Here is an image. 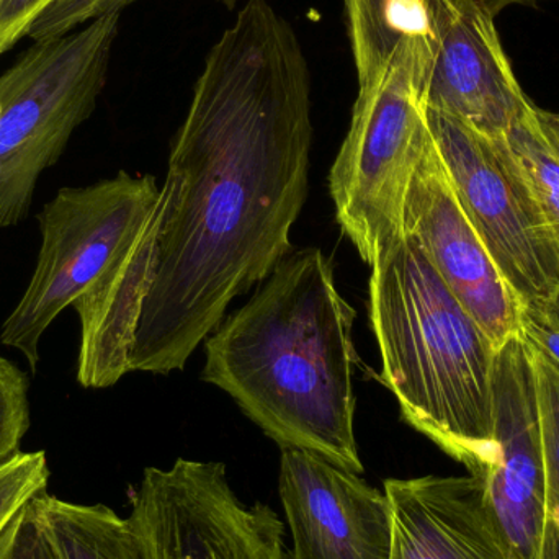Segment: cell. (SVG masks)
<instances>
[{
    "label": "cell",
    "instance_id": "1",
    "mask_svg": "<svg viewBox=\"0 0 559 559\" xmlns=\"http://www.w3.org/2000/svg\"><path fill=\"white\" fill-rule=\"evenodd\" d=\"M311 71L292 23L248 0L205 58L160 187L130 371H182L292 252L308 197Z\"/></svg>",
    "mask_w": 559,
    "mask_h": 559
},
{
    "label": "cell",
    "instance_id": "2",
    "mask_svg": "<svg viewBox=\"0 0 559 559\" xmlns=\"http://www.w3.org/2000/svg\"><path fill=\"white\" fill-rule=\"evenodd\" d=\"M355 316L321 249L289 252L209 335L203 381L231 396L282 449L318 453L360 475Z\"/></svg>",
    "mask_w": 559,
    "mask_h": 559
},
{
    "label": "cell",
    "instance_id": "3",
    "mask_svg": "<svg viewBox=\"0 0 559 559\" xmlns=\"http://www.w3.org/2000/svg\"><path fill=\"white\" fill-rule=\"evenodd\" d=\"M370 269L368 319L380 350L381 381L411 427L469 475H481L496 460L499 348L411 236L394 242Z\"/></svg>",
    "mask_w": 559,
    "mask_h": 559
},
{
    "label": "cell",
    "instance_id": "4",
    "mask_svg": "<svg viewBox=\"0 0 559 559\" xmlns=\"http://www.w3.org/2000/svg\"><path fill=\"white\" fill-rule=\"evenodd\" d=\"M433 38H406L383 71L358 84L350 128L329 174L335 218L367 265L404 236V205L430 136Z\"/></svg>",
    "mask_w": 559,
    "mask_h": 559
},
{
    "label": "cell",
    "instance_id": "5",
    "mask_svg": "<svg viewBox=\"0 0 559 559\" xmlns=\"http://www.w3.org/2000/svg\"><path fill=\"white\" fill-rule=\"evenodd\" d=\"M160 205L153 176L121 170L94 186L64 187L43 206L35 272L0 328V342L19 350L33 373L55 319L128 259L154 249Z\"/></svg>",
    "mask_w": 559,
    "mask_h": 559
},
{
    "label": "cell",
    "instance_id": "6",
    "mask_svg": "<svg viewBox=\"0 0 559 559\" xmlns=\"http://www.w3.org/2000/svg\"><path fill=\"white\" fill-rule=\"evenodd\" d=\"M121 13L32 45L0 74V228L28 216L36 183L97 108Z\"/></svg>",
    "mask_w": 559,
    "mask_h": 559
},
{
    "label": "cell",
    "instance_id": "7",
    "mask_svg": "<svg viewBox=\"0 0 559 559\" xmlns=\"http://www.w3.org/2000/svg\"><path fill=\"white\" fill-rule=\"evenodd\" d=\"M433 143L463 210L522 308H544L559 289V242L508 136L491 138L427 108Z\"/></svg>",
    "mask_w": 559,
    "mask_h": 559
},
{
    "label": "cell",
    "instance_id": "8",
    "mask_svg": "<svg viewBox=\"0 0 559 559\" xmlns=\"http://www.w3.org/2000/svg\"><path fill=\"white\" fill-rule=\"evenodd\" d=\"M130 502L147 559H292L277 512L245 504L223 463L146 468Z\"/></svg>",
    "mask_w": 559,
    "mask_h": 559
},
{
    "label": "cell",
    "instance_id": "9",
    "mask_svg": "<svg viewBox=\"0 0 559 559\" xmlns=\"http://www.w3.org/2000/svg\"><path fill=\"white\" fill-rule=\"evenodd\" d=\"M404 235L419 245L437 274L496 347L522 334L521 301L463 210L432 133L407 189Z\"/></svg>",
    "mask_w": 559,
    "mask_h": 559
},
{
    "label": "cell",
    "instance_id": "10",
    "mask_svg": "<svg viewBox=\"0 0 559 559\" xmlns=\"http://www.w3.org/2000/svg\"><path fill=\"white\" fill-rule=\"evenodd\" d=\"M495 440V463L475 476L514 557L535 559L544 527L545 455L537 377L522 334L496 357Z\"/></svg>",
    "mask_w": 559,
    "mask_h": 559
},
{
    "label": "cell",
    "instance_id": "11",
    "mask_svg": "<svg viewBox=\"0 0 559 559\" xmlns=\"http://www.w3.org/2000/svg\"><path fill=\"white\" fill-rule=\"evenodd\" d=\"M433 58L427 108L445 111L486 136H506L535 105L502 48L495 16L475 0H427Z\"/></svg>",
    "mask_w": 559,
    "mask_h": 559
},
{
    "label": "cell",
    "instance_id": "12",
    "mask_svg": "<svg viewBox=\"0 0 559 559\" xmlns=\"http://www.w3.org/2000/svg\"><path fill=\"white\" fill-rule=\"evenodd\" d=\"M280 499L292 559H390L393 515L384 492L318 453L282 449Z\"/></svg>",
    "mask_w": 559,
    "mask_h": 559
},
{
    "label": "cell",
    "instance_id": "13",
    "mask_svg": "<svg viewBox=\"0 0 559 559\" xmlns=\"http://www.w3.org/2000/svg\"><path fill=\"white\" fill-rule=\"evenodd\" d=\"M393 515L390 559H518L478 476L384 481Z\"/></svg>",
    "mask_w": 559,
    "mask_h": 559
},
{
    "label": "cell",
    "instance_id": "14",
    "mask_svg": "<svg viewBox=\"0 0 559 559\" xmlns=\"http://www.w3.org/2000/svg\"><path fill=\"white\" fill-rule=\"evenodd\" d=\"M32 508L59 559H147L130 519L107 506L74 504L45 492Z\"/></svg>",
    "mask_w": 559,
    "mask_h": 559
},
{
    "label": "cell",
    "instance_id": "15",
    "mask_svg": "<svg viewBox=\"0 0 559 559\" xmlns=\"http://www.w3.org/2000/svg\"><path fill=\"white\" fill-rule=\"evenodd\" d=\"M358 84L386 68L406 38H433L427 0H344Z\"/></svg>",
    "mask_w": 559,
    "mask_h": 559
},
{
    "label": "cell",
    "instance_id": "16",
    "mask_svg": "<svg viewBox=\"0 0 559 559\" xmlns=\"http://www.w3.org/2000/svg\"><path fill=\"white\" fill-rule=\"evenodd\" d=\"M531 345L545 455L544 527L535 559H559V367Z\"/></svg>",
    "mask_w": 559,
    "mask_h": 559
},
{
    "label": "cell",
    "instance_id": "17",
    "mask_svg": "<svg viewBox=\"0 0 559 559\" xmlns=\"http://www.w3.org/2000/svg\"><path fill=\"white\" fill-rule=\"evenodd\" d=\"M535 110L537 107L515 123L506 136L524 164L559 242V159L542 134Z\"/></svg>",
    "mask_w": 559,
    "mask_h": 559
},
{
    "label": "cell",
    "instance_id": "18",
    "mask_svg": "<svg viewBox=\"0 0 559 559\" xmlns=\"http://www.w3.org/2000/svg\"><path fill=\"white\" fill-rule=\"evenodd\" d=\"M49 466L46 453L19 452L0 463V538L16 515L48 488Z\"/></svg>",
    "mask_w": 559,
    "mask_h": 559
},
{
    "label": "cell",
    "instance_id": "19",
    "mask_svg": "<svg viewBox=\"0 0 559 559\" xmlns=\"http://www.w3.org/2000/svg\"><path fill=\"white\" fill-rule=\"evenodd\" d=\"M29 381L25 371L0 355V463L20 452L29 429Z\"/></svg>",
    "mask_w": 559,
    "mask_h": 559
},
{
    "label": "cell",
    "instance_id": "20",
    "mask_svg": "<svg viewBox=\"0 0 559 559\" xmlns=\"http://www.w3.org/2000/svg\"><path fill=\"white\" fill-rule=\"evenodd\" d=\"M138 0H61L48 10L29 32L28 38L66 35L100 16L121 13Z\"/></svg>",
    "mask_w": 559,
    "mask_h": 559
},
{
    "label": "cell",
    "instance_id": "21",
    "mask_svg": "<svg viewBox=\"0 0 559 559\" xmlns=\"http://www.w3.org/2000/svg\"><path fill=\"white\" fill-rule=\"evenodd\" d=\"M0 559H59L36 519L32 502L0 538Z\"/></svg>",
    "mask_w": 559,
    "mask_h": 559
},
{
    "label": "cell",
    "instance_id": "22",
    "mask_svg": "<svg viewBox=\"0 0 559 559\" xmlns=\"http://www.w3.org/2000/svg\"><path fill=\"white\" fill-rule=\"evenodd\" d=\"M61 0H0V58L28 38L35 23Z\"/></svg>",
    "mask_w": 559,
    "mask_h": 559
},
{
    "label": "cell",
    "instance_id": "23",
    "mask_svg": "<svg viewBox=\"0 0 559 559\" xmlns=\"http://www.w3.org/2000/svg\"><path fill=\"white\" fill-rule=\"evenodd\" d=\"M522 335L559 367V325L538 308H522Z\"/></svg>",
    "mask_w": 559,
    "mask_h": 559
},
{
    "label": "cell",
    "instance_id": "24",
    "mask_svg": "<svg viewBox=\"0 0 559 559\" xmlns=\"http://www.w3.org/2000/svg\"><path fill=\"white\" fill-rule=\"evenodd\" d=\"M535 115H537L542 134L559 159V111H547L537 107Z\"/></svg>",
    "mask_w": 559,
    "mask_h": 559
},
{
    "label": "cell",
    "instance_id": "25",
    "mask_svg": "<svg viewBox=\"0 0 559 559\" xmlns=\"http://www.w3.org/2000/svg\"><path fill=\"white\" fill-rule=\"evenodd\" d=\"M544 311V314L547 316L548 319H550L551 322H555V324L559 325V289L557 292V295L554 296V299H551L550 302H548L547 306H544V308H538Z\"/></svg>",
    "mask_w": 559,
    "mask_h": 559
},
{
    "label": "cell",
    "instance_id": "26",
    "mask_svg": "<svg viewBox=\"0 0 559 559\" xmlns=\"http://www.w3.org/2000/svg\"><path fill=\"white\" fill-rule=\"evenodd\" d=\"M219 2H222L223 5L226 7V9L233 10L236 9V5H238L239 0H219Z\"/></svg>",
    "mask_w": 559,
    "mask_h": 559
},
{
    "label": "cell",
    "instance_id": "27",
    "mask_svg": "<svg viewBox=\"0 0 559 559\" xmlns=\"http://www.w3.org/2000/svg\"><path fill=\"white\" fill-rule=\"evenodd\" d=\"M0 115H2V105H0Z\"/></svg>",
    "mask_w": 559,
    "mask_h": 559
}]
</instances>
